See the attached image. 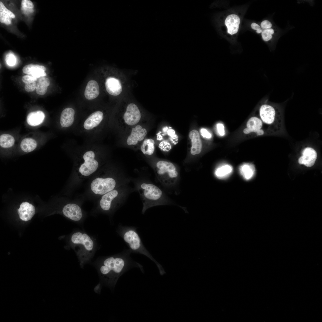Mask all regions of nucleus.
<instances>
[{
  "label": "nucleus",
  "mask_w": 322,
  "mask_h": 322,
  "mask_svg": "<svg viewBox=\"0 0 322 322\" xmlns=\"http://www.w3.org/2000/svg\"><path fill=\"white\" fill-rule=\"evenodd\" d=\"M131 250L99 259L95 263L102 282L110 288H114L119 278L134 267L139 268L144 273L143 266L130 257Z\"/></svg>",
  "instance_id": "1"
},
{
  "label": "nucleus",
  "mask_w": 322,
  "mask_h": 322,
  "mask_svg": "<svg viewBox=\"0 0 322 322\" xmlns=\"http://www.w3.org/2000/svg\"><path fill=\"white\" fill-rule=\"evenodd\" d=\"M73 148L78 155L77 164L79 173L88 176L95 172L100 165L99 157L102 150L98 142H86Z\"/></svg>",
  "instance_id": "2"
},
{
  "label": "nucleus",
  "mask_w": 322,
  "mask_h": 322,
  "mask_svg": "<svg viewBox=\"0 0 322 322\" xmlns=\"http://www.w3.org/2000/svg\"><path fill=\"white\" fill-rule=\"evenodd\" d=\"M105 120V114L103 111H95L80 120L73 132L84 138L86 142H98Z\"/></svg>",
  "instance_id": "3"
},
{
  "label": "nucleus",
  "mask_w": 322,
  "mask_h": 322,
  "mask_svg": "<svg viewBox=\"0 0 322 322\" xmlns=\"http://www.w3.org/2000/svg\"><path fill=\"white\" fill-rule=\"evenodd\" d=\"M117 232L128 245L132 253L142 254L148 257L156 264L161 275L165 273L161 265L155 260L144 246L137 231V228L120 225Z\"/></svg>",
  "instance_id": "4"
},
{
  "label": "nucleus",
  "mask_w": 322,
  "mask_h": 322,
  "mask_svg": "<svg viewBox=\"0 0 322 322\" xmlns=\"http://www.w3.org/2000/svg\"><path fill=\"white\" fill-rule=\"evenodd\" d=\"M73 248L75 250L82 267L92 258L95 250V243L87 234L80 232L74 233L71 238Z\"/></svg>",
  "instance_id": "5"
},
{
  "label": "nucleus",
  "mask_w": 322,
  "mask_h": 322,
  "mask_svg": "<svg viewBox=\"0 0 322 322\" xmlns=\"http://www.w3.org/2000/svg\"><path fill=\"white\" fill-rule=\"evenodd\" d=\"M106 91L110 95L120 98L130 92L129 79L124 73L118 70L117 74L108 75L105 79Z\"/></svg>",
  "instance_id": "6"
},
{
  "label": "nucleus",
  "mask_w": 322,
  "mask_h": 322,
  "mask_svg": "<svg viewBox=\"0 0 322 322\" xmlns=\"http://www.w3.org/2000/svg\"><path fill=\"white\" fill-rule=\"evenodd\" d=\"M138 191L143 201L142 214L150 208L165 204L161 200L163 195L162 192L156 185L151 183L142 182L139 186Z\"/></svg>",
  "instance_id": "7"
},
{
  "label": "nucleus",
  "mask_w": 322,
  "mask_h": 322,
  "mask_svg": "<svg viewBox=\"0 0 322 322\" xmlns=\"http://www.w3.org/2000/svg\"><path fill=\"white\" fill-rule=\"evenodd\" d=\"M155 171L160 181L165 185L173 184L178 177V171L174 164L165 160H160L157 162Z\"/></svg>",
  "instance_id": "8"
},
{
  "label": "nucleus",
  "mask_w": 322,
  "mask_h": 322,
  "mask_svg": "<svg viewBox=\"0 0 322 322\" xmlns=\"http://www.w3.org/2000/svg\"><path fill=\"white\" fill-rule=\"evenodd\" d=\"M132 97L131 92L124 96L126 105L123 118L125 123L130 126H133L137 124L140 120L141 117V111L139 107L132 101Z\"/></svg>",
  "instance_id": "9"
},
{
  "label": "nucleus",
  "mask_w": 322,
  "mask_h": 322,
  "mask_svg": "<svg viewBox=\"0 0 322 322\" xmlns=\"http://www.w3.org/2000/svg\"><path fill=\"white\" fill-rule=\"evenodd\" d=\"M116 185V181L113 178L98 177L92 182L90 187L91 190L95 193L103 195L114 189Z\"/></svg>",
  "instance_id": "10"
},
{
  "label": "nucleus",
  "mask_w": 322,
  "mask_h": 322,
  "mask_svg": "<svg viewBox=\"0 0 322 322\" xmlns=\"http://www.w3.org/2000/svg\"><path fill=\"white\" fill-rule=\"evenodd\" d=\"M259 115L262 120L268 124H272L280 120L281 113L276 106L264 104L259 109Z\"/></svg>",
  "instance_id": "11"
},
{
  "label": "nucleus",
  "mask_w": 322,
  "mask_h": 322,
  "mask_svg": "<svg viewBox=\"0 0 322 322\" xmlns=\"http://www.w3.org/2000/svg\"><path fill=\"white\" fill-rule=\"evenodd\" d=\"M78 122L76 118L75 110L73 108L67 107L62 111L59 121L60 124L62 128L72 129L73 131Z\"/></svg>",
  "instance_id": "12"
},
{
  "label": "nucleus",
  "mask_w": 322,
  "mask_h": 322,
  "mask_svg": "<svg viewBox=\"0 0 322 322\" xmlns=\"http://www.w3.org/2000/svg\"><path fill=\"white\" fill-rule=\"evenodd\" d=\"M62 212L65 216L75 221H80L83 216L80 208L75 203H69L66 205L63 209Z\"/></svg>",
  "instance_id": "13"
},
{
  "label": "nucleus",
  "mask_w": 322,
  "mask_h": 322,
  "mask_svg": "<svg viewBox=\"0 0 322 322\" xmlns=\"http://www.w3.org/2000/svg\"><path fill=\"white\" fill-rule=\"evenodd\" d=\"M120 194L119 191L114 189L103 195L99 202L101 208L105 211L111 210L112 208V202L120 196Z\"/></svg>",
  "instance_id": "14"
},
{
  "label": "nucleus",
  "mask_w": 322,
  "mask_h": 322,
  "mask_svg": "<svg viewBox=\"0 0 322 322\" xmlns=\"http://www.w3.org/2000/svg\"><path fill=\"white\" fill-rule=\"evenodd\" d=\"M302 156L298 160V163L304 164L307 167H311L314 164L317 157L315 150L312 148L307 147L304 148L302 152Z\"/></svg>",
  "instance_id": "15"
},
{
  "label": "nucleus",
  "mask_w": 322,
  "mask_h": 322,
  "mask_svg": "<svg viewBox=\"0 0 322 322\" xmlns=\"http://www.w3.org/2000/svg\"><path fill=\"white\" fill-rule=\"evenodd\" d=\"M147 134V131L145 129L140 125H137L132 129L127 140V143L129 145H136L139 141L142 140Z\"/></svg>",
  "instance_id": "16"
},
{
  "label": "nucleus",
  "mask_w": 322,
  "mask_h": 322,
  "mask_svg": "<svg viewBox=\"0 0 322 322\" xmlns=\"http://www.w3.org/2000/svg\"><path fill=\"white\" fill-rule=\"evenodd\" d=\"M46 68L42 65L29 64L25 66L22 71L24 73L33 77L38 78L45 76Z\"/></svg>",
  "instance_id": "17"
},
{
  "label": "nucleus",
  "mask_w": 322,
  "mask_h": 322,
  "mask_svg": "<svg viewBox=\"0 0 322 322\" xmlns=\"http://www.w3.org/2000/svg\"><path fill=\"white\" fill-rule=\"evenodd\" d=\"M18 212L19 217L23 221L30 220L35 213V208L31 204L27 202H22L20 205Z\"/></svg>",
  "instance_id": "18"
},
{
  "label": "nucleus",
  "mask_w": 322,
  "mask_h": 322,
  "mask_svg": "<svg viewBox=\"0 0 322 322\" xmlns=\"http://www.w3.org/2000/svg\"><path fill=\"white\" fill-rule=\"evenodd\" d=\"M100 94V88L97 81L94 80L89 81L86 86L84 96L88 100H92L97 98Z\"/></svg>",
  "instance_id": "19"
},
{
  "label": "nucleus",
  "mask_w": 322,
  "mask_h": 322,
  "mask_svg": "<svg viewBox=\"0 0 322 322\" xmlns=\"http://www.w3.org/2000/svg\"><path fill=\"white\" fill-rule=\"evenodd\" d=\"M189 136L192 144L191 153L193 155L199 154L201 152L202 148V143L199 132L196 130H193L189 133Z\"/></svg>",
  "instance_id": "20"
},
{
  "label": "nucleus",
  "mask_w": 322,
  "mask_h": 322,
  "mask_svg": "<svg viewBox=\"0 0 322 322\" xmlns=\"http://www.w3.org/2000/svg\"><path fill=\"white\" fill-rule=\"evenodd\" d=\"M240 23V18L237 15L232 14L228 16L225 21V25L227 28V32L231 35L237 33L239 30Z\"/></svg>",
  "instance_id": "21"
},
{
  "label": "nucleus",
  "mask_w": 322,
  "mask_h": 322,
  "mask_svg": "<svg viewBox=\"0 0 322 322\" xmlns=\"http://www.w3.org/2000/svg\"><path fill=\"white\" fill-rule=\"evenodd\" d=\"M45 117L44 113L41 111L31 112L27 116V122L31 126H37L43 122Z\"/></svg>",
  "instance_id": "22"
},
{
  "label": "nucleus",
  "mask_w": 322,
  "mask_h": 322,
  "mask_svg": "<svg viewBox=\"0 0 322 322\" xmlns=\"http://www.w3.org/2000/svg\"><path fill=\"white\" fill-rule=\"evenodd\" d=\"M239 172L244 178L249 180L253 176L255 172L254 166L249 163H245L242 164L239 168Z\"/></svg>",
  "instance_id": "23"
},
{
  "label": "nucleus",
  "mask_w": 322,
  "mask_h": 322,
  "mask_svg": "<svg viewBox=\"0 0 322 322\" xmlns=\"http://www.w3.org/2000/svg\"><path fill=\"white\" fill-rule=\"evenodd\" d=\"M50 84L49 78L41 77L38 78L36 85V91L37 94L43 95L47 92L48 87Z\"/></svg>",
  "instance_id": "24"
},
{
  "label": "nucleus",
  "mask_w": 322,
  "mask_h": 322,
  "mask_svg": "<svg viewBox=\"0 0 322 322\" xmlns=\"http://www.w3.org/2000/svg\"><path fill=\"white\" fill-rule=\"evenodd\" d=\"M20 146L21 149L23 151L28 153L33 151L36 148L37 143L34 139L26 138L21 141Z\"/></svg>",
  "instance_id": "25"
},
{
  "label": "nucleus",
  "mask_w": 322,
  "mask_h": 322,
  "mask_svg": "<svg viewBox=\"0 0 322 322\" xmlns=\"http://www.w3.org/2000/svg\"><path fill=\"white\" fill-rule=\"evenodd\" d=\"M262 126V121L257 117H254L250 118L247 122V126L250 133L256 132L260 129Z\"/></svg>",
  "instance_id": "26"
},
{
  "label": "nucleus",
  "mask_w": 322,
  "mask_h": 322,
  "mask_svg": "<svg viewBox=\"0 0 322 322\" xmlns=\"http://www.w3.org/2000/svg\"><path fill=\"white\" fill-rule=\"evenodd\" d=\"M154 141L152 139H145L141 146V151L145 155H152L154 150Z\"/></svg>",
  "instance_id": "27"
},
{
  "label": "nucleus",
  "mask_w": 322,
  "mask_h": 322,
  "mask_svg": "<svg viewBox=\"0 0 322 322\" xmlns=\"http://www.w3.org/2000/svg\"><path fill=\"white\" fill-rule=\"evenodd\" d=\"M232 167L228 165H224L217 168L215 171V174L218 178L224 179L227 177L232 173Z\"/></svg>",
  "instance_id": "28"
},
{
  "label": "nucleus",
  "mask_w": 322,
  "mask_h": 322,
  "mask_svg": "<svg viewBox=\"0 0 322 322\" xmlns=\"http://www.w3.org/2000/svg\"><path fill=\"white\" fill-rule=\"evenodd\" d=\"M15 139L11 135L7 134H3L0 136V145L3 148L11 147L14 144Z\"/></svg>",
  "instance_id": "29"
},
{
  "label": "nucleus",
  "mask_w": 322,
  "mask_h": 322,
  "mask_svg": "<svg viewBox=\"0 0 322 322\" xmlns=\"http://www.w3.org/2000/svg\"><path fill=\"white\" fill-rule=\"evenodd\" d=\"M274 33V30L271 28L263 30L261 34L262 39L265 41L271 40L272 38L273 35Z\"/></svg>",
  "instance_id": "30"
},
{
  "label": "nucleus",
  "mask_w": 322,
  "mask_h": 322,
  "mask_svg": "<svg viewBox=\"0 0 322 322\" xmlns=\"http://www.w3.org/2000/svg\"><path fill=\"white\" fill-rule=\"evenodd\" d=\"M12 18L6 14L0 12V22L5 24L7 25L11 24V23Z\"/></svg>",
  "instance_id": "31"
},
{
  "label": "nucleus",
  "mask_w": 322,
  "mask_h": 322,
  "mask_svg": "<svg viewBox=\"0 0 322 322\" xmlns=\"http://www.w3.org/2000/svg\"><path fill=\"white\" fill-rule=\"evenodd\" d=\"M5 61L7 65L10 66H13L15 65L16 59L15 56L11 53L7 55Z\"/></svg>",
  "instance_id": "32"
},
{
  "label": "nucleus",
  "mask_w": 322,
  "mask_h": 322,
  "mask_svg": "<svg viewBox=\"0 0 322 322\" xmlns=\"http://www.w3.org/2000/svg\"><path fill=\"white\" fill-rule=\"evenodd\" d=\"M38 78L27 75L23 76L22 80L25 84H27L36 82Z\"/></svg>",
  "instance_id": "33"
},
{
  "label": "nucleus",
  "mask_w": 322,
  "mask_h": 322,
  "mask_svg": "<svg viewBox=\"0 0 322 322\" xmlns=\"http://www.w3.org/2000/svg\"><path fill=\"white\" fill-rule=\"evenodd\" d=\"M0 11L6 14L12 18H14L15 17L14 14L7 9L1 1L0 2Z\"/></svg>",
  "instance_id": "34"
},
{
  "label": "nucleus",
  "mask_w": 322,
  "mask_h": 322,
  "mask_svg": "<svg viewBox=\"0 0 322 322\" xmlns=\"http://www.w3.org/2000/svg\"><path fill=\"white\" fill-rule=\"evenodd\" d=\"M22 7L32 9L34 7L33 3L30 0H23L21 2Z\"/></svg>",
  "instance_id": "35"
},
{
  "label": "nucleus",
  "mask_w": 322,
  "mask_h": 322,
  "mask_svg": "<svg viewBox=\"0 0 322 322\" xmlns=\"http://www.w3.org/2000/svg\"><path fill=\"white\" fill-rule=\"evenodd\" d=\"M261 28L263 30L271 28L272 26L271 23L267 20L263 21L260 24Z\"/></svg>",
  "instance_id": "36"
},
{
  "label": "nucleus",
  "mask_w": 322,
  "mask_h": 322,
  "mask_svg": "<svg viewBox=\"0 0 322 322\" xmlns=\"http://www.w3.org/2000/svg\"><path fill=\"white\" fill-rule=\"evenodd\" d=\"M36 82L33 83L25 84L24 89L27 92L33 91L35 89Z\"/></svg>",
  "instance_id": "37"
},
{
  "label": "nucleus",
  "mask_w": 322,
  "mask_h": 322,
  "mask_svg": "<svg viewBox=\"0 0 322 322\" xmlns=\"http://www.w3.org/2000/svg\"><path fill=\"white\" fill-rule=\"evenodd\" d=\"M216 127L219 134L221 136H224L225 134L224 125L222 123H218Z\"/></svg>",
  "instance_id": "38"
},
{
  "label": "nucleus",
  "mask_w": 322,
  "mask_h": 322,
  "mask_svg": "<svg viewBox=\"0 0 322 322\" xmlns=\"http://www.w3.org/2000/svg\"><path fill=\"white\" fill-rule=\"evenodd\" d=\"M200 132L202 135L204 137L208 139L211 138V135L206 129H201Z\"/></svg>",
  "instance_id": "39"
},
{
  "label": "nucleus",
  "mask_w": 322,
  "mask_h": 322,
  "mask_svg": "<svg viewBox=\"0 0 322 322\" xmlns=\"http://www.w3.org/2000/svg\"><path fill=\"white\" fill-rule=\"evenodd\" d=\"M102 286V283H99L94 288V291L96 293L100 294V292Z\"/></svg>",
  "instance_id": "40"
},
{
  "label": "nucleus",
  "mask_w": 322,
  "mask_h": 322,
  "mask_svg": "<svg viewBox=\"0 0 322 322\" xmlns=\"http://www.w3.org/2000/svg\"><path fill=\"white\" fill-rule=\"evenodd\" d=\"M251 26L252 29L256 31L261 29L259 25L255 23H252Z\"/></svg>",
  "instance_id": "41"
},
{
  "label": "nucleus",
  "mask_w": 322,
  "mask_h": 322,
  "mask_svg": "<svg viewBox=\"0 0 322 322\" xmlns=\"http://www.w3.org/2000/svg\"><path fill=\"white\" fill-rule=\"evenodd\" d=\"M258 135H262L264 133V131L262 129H260L256 132Z\"/></svg>",
  "instance_id": "42"
},
{
  "label": "nucleus",
  "mask_w": 322,
  "mask_h": 322,
  "mask_svg": "<svg viewBox=\"0 0 322 322\" xmlns=\"http://www.w3.org/2000/svg\"><path fill=\"white\" fill-rule=\"evenodd\" d=\"M263 30L261 28L256 31V32L258 33H261L263 31Z\"/></svg>",
  "instance_id": "43"
}]
</instances>
